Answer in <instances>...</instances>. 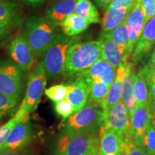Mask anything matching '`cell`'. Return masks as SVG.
Returning a JSON list of instances; mask_svg holds the SVG:
<instances>
[{
	"label": "cell",
	"instance_id": "cell-1",
	"mask_svg": "<svg viewBox=\"0 0 155 155\" xmlns=\"http://www.w3.org/2000/svg\"><path fill=\"white\" fill-rule=\"evenodd\" d=\"M100 59L103 56L98 40L78 42L68 50L63 74L67 78L76 76Z\"/></svg>",
	"mask_w": 155,
	"mask_h": 155
},
{
	"label": "cell",
	"instance_id": "cell-2",
	"mask_svg": "<svg viewBox=\"0 0 155 155\" xmlns=\"http://www.w3.org/2000/svg\"><path fill=\"white\" fill-rule=\"evenodd\" d=\"M104 124V110L99 104L88 101L81 109L63 120L60 128H62V132L98 134Z\"/></svg>",
	"mask_w": 155,
	"mask_h": 155
},
{
	"label": "cell",
	"instance_id": "cell-3",
	"mask_svg": "<svg viewBox=\"0 0 155 155\" xmlns=\"http://www.w3.org/2000/svg\"><path fill=\"white\" fill-rule=\"evenodd\" d=\"M79 42V38L57 35L41 56V64L50 79L55 78L63 73L68 50L73 44Z\"/></svg>",
	"mask_w": 155,
	"mask_h": 155
},
{
	"label": "cell",
	"instance_id": "cell-4",
	"mask_svg": "<svg viewBox=\"0 0 155 155\" xmlns=\"http://www.w3.org/2000/svg\"><path fill=\"white\" fill-rule=\"evenodd\" d=\"M57 35L55 27L46 17L32 16L25 22L24 35L35 56L41 57Z\"/></svg>",
	"mask_w": 155,
	"mask_h": 155
},
{
	"label": "cell",
	"instance_id": "cell-5",
	"mask_svg": "<svg viewBox=\"0 0 155 155\" xmlns=\"http://www.w3.org/2000/svg\"><path fill=\"white\" fill-rule=\"evenodd\" d=\"M47 74L41 63L36 64L31 72L22 104L16 113L27 115L35 111L45 90Z\"/></svg>",
	"mask_w": 155,
	"mask_h": 155
},
{
	"label": "cell",
	"instance_id": "cell-6",
	"mask_svg": "<svg viewBox=\"0 0 155 155\" xmlns=\"http://www.w3.org/2000/svg\"><path fill=\"white\" fill-rule=\"evenodd\" d=\"M99 133L62 132L56 144L58 155H81L99 144Z\"/></svg>",
	"mask_w": 155,
	"mask_h": 155
},
{
	"label": "cell",
	"instance_id": "cell-7",
	"mask_svg": "<svg viewBox=\"0 0 155 155\" xmlns=\"http://www.w3.org/2000/svg\"><path fill=\"white\" fill-rule=\"evenodd\" d=\"M22 69L10 61L0 63V91L17 101L20 100L23 89Z\"/></svg>",
	"mask_w": 155,
	"mask_h": 155
},
{
	"label": "cell",
	"instance_id": "cell-8",
	"mask_svg": "<svg viewBox=\"0 0 155 155\" xmlns=\"http://www.w3.org/2000/svg\"><path fill=\"white\" fill-rule=\"evenodd\" d=\"M33 137V128L28 116L15 126L0 151L24 150L30 144Z\"/></svg>",
	"mask_w": 155,
	"mask_h": 155
},
{
	"label": "cell",
	"instance_id": "cell-9",
	"mask_svg": "<svg viewBox=\"0 0 155 155\" xmlns=\"http://www.w3.org/2000/svg\"><path fill=\"white\" fill-rule=\"evenodd\" d=\"M155 42V16L145 25L131 53L133 63H139L151 55Z\"/></svg>",
	"mask_w": 155,
	"mask_h": 155
},
{
	"label": "cell",
	"instance_id": "cell-10",
	"mask_svg": "<svg viewBox=\"0 0 155 155\" xmlns=\"http://www.w3.org/2000/svg\"><path fill=\"white\" fill-rule=\"evenodd\" d=\"M8 53L12 60L21 68L28 70L33 65L35 55L24 35H19L12 40Z\"/></svg>",
	"mask_w": 155,
	"mask_h": 155
},
{
	"label": "cell",
	"instance_id": "cell-11",
	"mask_svg": "<svg viewBox=\"0 0 155 155\" xmlns=\"http://www.w3.org/2000/svg\"><path fill=\"white\" fill-rule=\"evenodd\" d=\"M145 25L146 22L144 12L137 0L126 19V28L128 35L127 53L129 57H131L134 48L140 37Z\"/></svg>",
	"mask_w": 155,
	"mask_h": 155
},
{
	"label": "cell",
	"instance_id": "cell-12",
	"mask_svg": "<svg viewBox=\"0 0 155 155\" xmlns=\"http://www.w3.org/2000/svg\"><path fill=\"white\" fill-rule=\"evenodd\" d=\"M104 126L113 129L122 136L125 134L130 127L129 113L121 100L104 111Z\"/></svg>",
	"mask_w": 155,
	"mask_h": 155
},
{
	"label": "cell",
	"instance_id": "cell-13",
	"mask_svg": "<svg viewBox=\"0 0 155 155\" xmlns=\"http://www.w3.org/2000/svg\"><path fill=\"white\" fill-rule=\"evenodd\" d=\"M116 69L111 64L100 59L77 75L83 77L87 83L101 82L111 86L116 78Z\"/></svg>",
	"mask_w": 155,
	"mask_h": 155
},
{
	"label": "cell",
	"instance_id": "cell-14",
	"mask_svg": "<svg viewBox=\"0 0 155 155\" xmlns=\"http://www.w3.org/2000/svg\"><path fill=\"white\" fill-rule=\"evenodd\" d=\"M99 155H124L123 136L104 126L99 131Z\"/></svg>",
	"mask_w": 155,
	"mask_h": 155
},
{
	"label": "cell",
	"instance_id": "cell-15",
	"mask_svg": "<svg viewBox=\"0 0 155 155\" xmlns=\"http://www.w3.org/2000/svg\"><path fill=\"white\" fill-rule=\"evenodd\" d=\"M152 114L149 106H137L130 119L129 130L135 144L141 147L143 137L151 124Z\"/></svg>",
	"mask_w": 155,
	"mask_h": 155
},
{
	"label": "cell",
	"instance_id": "cell-16",
	"mask_svg": "<svg viewBox=\"0 0 155 155\" xmlns=\"http://www.w3.org/2000/svg\"><path fill=\"white\" fill-rule=\"evenodd\" d=\"M73 82L68 84V92L66 99L74 107L75 112L81 109L87 104L89 98L88 85L83 77L77 75Z\"/></svg>",
	"mask_w": 155,
	"mask_h": 155
},
{
	"label": "cell",
	"instance_id": "cell-17",
	"mask_svg": "<svg viewBox=\"0 0 155 155\" xmlns=\"http://www.w3.org/2000/svg\"><path fill=\"white\" fill-rule=\"evenodd\" d=\"M77 0H58L46 12L45 17L54 26H61L65 19L74 13Z\"/></svg>",
	"mask_w": 155,
	"mask_h": 155
},
{
	"label": "cell",
	"instance_id": "cell-18",
	"mask_svg": "<svg viewBox=\"0 0 155 155\" xmlns=\"http://www.w3.org/2000/svg\"><path fill=\"white\" fill-rule=\"evenodd\" d=\"M98 40L101 45L103 59L106 60L116 69L122 63H125L119 47L112 41L106 32H101Z\"/></svg>",
	"mask_w": 155,
	"mask_h": 155
},
{
	"label": "cell",
	"instance_id": "cell-19",
	"mask_svg": "<svg viewBox=\"0 0 155 155\" xmlns=\"http://www.w3.org/2000/svg\"><path fill=\"white\" fill-rule=\"evenodd\" d=\"M131 9L132 8L108 6L102 19L101 28L103 32H110L124 22Z\"/></svg>",
	"mask_w": 155,
	"mask_h": 155
},
{
	"label": "cell",
	"instance_id": "cell-20",
	"mask_svg": "<svg viewBox=\"0 0 155 155\" xmlns=\"http://www.w3.org/2000/svg\"><path fill=\"white\" fill-rule=\"evenodd\" d=\"M131 64L127 62V74L122 80V91H121V101L127 108L129 118L134 111L136 106V100L134 93V84L132 79V73L131 71Z\"/></svg>",
	"mask_w": 155,
	"mask_h": 155
},
{
	"label": "cell",
	"instance_id": "cell-21",
	"mask_svg": "<svg viewBox=\"0 0 155 155\" xmlns=\"http://www.w3.org/2000/svg\"><path fill=\"white\" fill-rule=\"evenodd\" d=\"M132 79L136 104L139 106H149L148 88L141 70L136 73H132Z\"/></svg>",
	"mask_w": 155,
	"mask_h": 155
},
{
	"label": "cell",
	"instance_id": "cell-22",
	"mask_svg": "<svg viewBox=\"0 0 155 155\" xmlns=\"http://www.w3.org/2000/svg\"><path fill=\"white\" fill-rule=\"evenodd\" d=\"M90 23L82 17L75 14L71 15L61 25L63 33L68 37H73L84 32Z\"/></svg>",
	"mask_w": 155,
	"mask_h": 155
},
{
	"label": "cell",
	"instance_id": "cell-23",
	"mask_svg": "<svg viewBox=\"0 0 155 155\" xmlns=\"http://www.w3.org/2000/svg\"><path fill=\"white\" fill-rule=\"evenodd\" d=\"M108 36L119 48L120 51L123 55L124 61L127 62L129 55L127 53L128 48V35L126 28V20L121 25L116 27L110 32H106Z\"/></svg>",
	"mask_w": 155,
	"mask_h": 155
},
{
	"label": "cell",
	"instance_id": "cell-24",
	"mask_svg": "<svg viewBox=\"0 0 155 155\" xmlns=\"http://www.w3.org/2000/svg\"><path fill=\"white\" fill-rule=\"evenodd\" d=\"M74 13L89 23H99L101 21L98 12L91 0H77Z\"/></svg>",
	"mask_w": 155,
	"mask_h": 155
},
{
	"label": "cell",
	"instance_id": "cell-25",
	"mask_svg": "<svg viewBox=\"0 0 155 155\" xmlns=\"http://www.w3.org/2000/svg\"><path fill=\"white\" fill-rule=\"evenodd\" d=\"M121 91L122 81L116 77L115 80L110 86L106 98L98 104L105 111L121 100Z\"/></svg>",
	"mask_w": 155,
	"mask_h": 155
},
{
	"label": "cell",
	"instance_id": "cell-26",
	"mask_svg": "<svg viewBox=\"0 0 155 155\" xmlns=\"http://www.w3.org/2000/svg\"><path fill=\"white\" fill-rule=\"evenodd\" d=\"M88 85L89 89V98L88 101L96 104H99L106 98L111 86L101 82L88 83Z\"/></svg>",
	"mask_w": 155,
	"mask_h": 155
},
{
	"label": "cell",
	"instance_id": "cell-27",
	"mask_svg": "<svg viewBox=\"0 0 155 155\" xmlns=\"http://www.w3.org/2000/svg\"><path fill=\"white\" fill-rule=\"evenodd\" d=\"M18 101L0 91V119L16 114Z\"/></svg>",
	"mask_w": 155,
	"mask_h": 155
},
{
	"label": "cell",
	"instance_id": "cell-28",
	"mask_svg": "<svg viewBox=\"0 0 155 155\" xmlns=\"http://www.w3.org/2000/svg\"><path fill=\"white\" fill-rule=\"evenodd\" d=\"M28 116H29L28 114L20 115V114L16 113L15 116L11 119H9L7 123L0 127V150L5 143L7 139L8 138L9 134L11 133L15 126L20 121H22L23 119H25Z\"/></svg>",
	"mask_w": 155,
	"mask_h": 155
},
{
	"label": "cell",
	"instance_id": "cell-29",
	"mask_svg": "<svg viewBox=\"0 0 155 155\" xmlns=\"http://www.w3.org/2000/svg\"><path fill=\"white\" fill-rule=\"evenodd\" d=\"M19 22L20 19H0V47L8 40L15 28Z\"/></svg>",
	"mask_w": 155,
	"mask_h": 155
},
{
	"label": "cell",
	"instance_id": "cell-30",
	"mask_svg": "<svg viewBox=\"0 0 155 155\" xmlns=\"http://www.w3.org/2000/svg\"><path fill=\"white\" fill-rule=\"evenodd\" d=\"M68 92V88L65 84L55 85L45 89L44 91L48 98L55 103L66 99Z\"/></svg>",
	"mask_w": 155,
	"mask_h": 155
},
{
	"label": "cell",
	"instance_id": "cell-31",
	"mask_svg": "<svg viewBox=\"0 0 155 155\" xmlns=\"http://www.w3.org/2000/svg\"><path fill=\"white\" fill-rule=\"evenodd\" d=\"M19 19V9L17 5L6 0H0V19Z\"/></svg>",
	"mask_w": 155,
	"mask_h": 155
},
{
	"label": "cell",
	"instance_id": "cell-32",
	"mask_svg": "<svg viewBox=\"0 0 155 155\" xmlns=\"http://www.w3.org/2000/svg\"><path fill=\"white\" fill-rule=\"evenodd\" d=\"M141 147L148 155L155 154V129L151 124L143 137Z\"/></svg>",
	"mask_w": 155,
	"mask_h": 155
},
{
	"label": "cell",
	"instance_id": "cell-33",
	"mask_svg": "<svg viewBox=\"0 0 155 155\" xmlns=\"http://www.w3.org/2000/svg\"><path fill=\"white\" fill-rule=\"evenodd\" d=\"M123 137L125 141L124 155H148L141 147L135 144L129 128Z\"/></svg>",
	"mask_w": 155,
	"mask_h": 155
},
{
	"label": "cell",
	"instance_id": "cell-34",
	"mask_svg": "<svg viewBox=\"0 0 155 155\" xmlns=\"http://www.w3.org/2000/svg\"><path fill=\"white\" fill-rule=\"evenodd\" d=\"M55 111L58 115L63 118V120L66 119L70 116L75 113L74 107L67 99L55 103Z\"/></svg>",
	"mask_w": 155,
	"mask_h": 155
},
{
	"label": "cell",
	"instance_id": "cell-35",
	"mask_svg": "<svg viewBox=\"0 0 155 155\" xmlns=\"http://www.w3.org/2000/svg\"><path fill=\"white\" fill-rule=\"evenodd\" d=\"M141 72L148 88L150 100H155V71H150L143 67Z\"/></svg>",
	"mask_w": 155,
	"mask_h": 155
},
{
	"label": "cell",
	"instance_id": "cell-36",
	"mask_svg": "<svg viewBox=\"0 0 155 155\" xmlns=\"http://www.w3.org/2000/svg\"><path fill=\"white\" fill-rule=\"evenodd\" d=\"M144 12L146 23L155 16V0H137Z\"/></svg>",
	"mask_w": 155,
	"mask_h": 155
},
{
	"label": "cell",
	"instance_id": "cell-37",
	"mask_svg": "<svg viewBox=\"0 0 155 155\" xmlns=\"http://www.w3.org/2000/svg\"><path fill=\"white\" fill-rule=\"evenodd\" d=\"M137 0H112L111 6L132 8Z\"/></svg>",
	"mask_w": 155,
	"mask_h": 155
},
{
	"label": "cell",
	"instance_id": "cell-38",
	"mask_svg": "<svg viewBox=\"0 0 155 155\" xmlns=\"http://www.w3.org/2000/svg\"><path fill=\"white\" fill-rule=\"evenodd\" d=\"M0 155H32L28 150H5L0 151Z\"/></svg>",
	"mask_w": 155,
	"mask_h": 155
},
{
	"label": "cell",
	"instance_id": "cell-39",
	"mask_svg": "<svg viewBox=\"0 0 155 155\" xmlns=\"http://www.w3.org/2000/svg\"><path fill=\"white\" fill-rule=\"evenodd\" d=\"M144 68L150 71H155V51L151 53L150 58H149L148 62L145 64Z\"/></svg>",
	"mask_w": 155,
	"mask_h": 155
},
{
	"label": "cell",
	"instance_id": "cell-40",
	"mask_svg": "<svg viewBox=\"0 0 155 155\" xmlns=\"http://www.w3.org/2000/svg\"><path fill=\"white\" fill-rule=\"evenodd\" d=\"M96 5L102 9H106L111 5L112 0H94Z\"/></svg>",
	"mask_w": 155,
	"mask_h": 155
},
{
	"label": "cell",
	"instance_id": "cell-41",
	"mask_svg": "<svg viewBox=\"0 0 155 155\" xmlns=\"http://www.w3.org/2000/svg\"><path fill=\"white\" fill-rule=\"evenodd\" d=\"M81 155H99V144L93 147L88 151Z\"/></svg>",
	"mask_w": 155,
	"mask_h": 155
},
{
	"label": "cell",
	"instance_id": "cell-42",
	"mask_svg": "<svg viewBox=\"0 0 155 155\" xmlns=\"http://www.w3.org/2000/svg\"><path fill=\"white\" fill-rule=\"evenodd\" d=\"M22 1L24 2L28 5L37 7V6H40V5H42L46 0H22Z\"/></svg>",
	"mask_w": 155,
	"mask_h": 155
},
{
	"label": "cell",
	"instance_id": "cell-43",
	"mask_svg": "<svg viewBox=\"0 0 155 155\" xmlns=\"http://www.w3.org/2000/svg\"><path fill=\"white\" fill-rule=\"evenodd\" d=\"M149 107H150V113L152 114V117L155 119V100L149 101Z\"/></svg>",
	"mask_w": 155,
	"mask_h": 155
},
{
	"label": "cell",
	"instance_id": "cell-44",
	"mask_svg": "<svg viewBox=\"0 0 155 155\" xmlns=\"http://www.w3.org/2000/svg\"><path fill=\"white\" fill-rule=\"evenodd\" d=\"M151 124H152V126L153 127H154V129H155V119H154V118L152 117V120H151Z\"/></svg>",
	"mask_w": 155,
	"mask_h": 155
},
{
	"label": "cell",
	"instance_id": "cell-45",
	"mask_svg": "<svg viewBox=\"0 0 155 155\" xmlns=\"http://www.w3.org/2000/svg\"><path fill=\"white\" fill-rule=\"evenodd\" d=\"M153 51H155V42H154V47H153V50H152V52Z\"/></svg>",
	"mask_w": 155,
	"mask_h": 155
},
{
	"label": "cell",
	"instance_id": "cell-46",
	"mask_svg": "<svg viewBox=\"0 0 155 155\" xmlns=\"http://www.w3.org/2000/svg\"><path fill=\"white\" fill-rule=\"evenodd\" d=\"M154 155H155V154H154Z\"/></svg>",
	"mask_w": 155,
	"mask_h": 155
}]
</instances>
